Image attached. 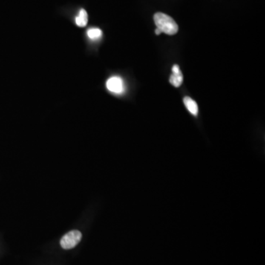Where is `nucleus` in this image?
<instances>
[{
	"instance_id": "423d86ee",
	"label": "nucleus",
	"mask_w": 265,
	"mask_h": 265,
	"mask_svg": "<svg viewBox=\"0 0 265 265\" xmlns=\"http://www.w3.org/2000/svg\"><path fill=\"white\" fill-rule=\"evenodd\" d=\"M76 22L78 27H84L87 26L88 23V14L84 9H81L79 15L76 17Z\"/></svg>"
},
{
	"instance_id": "7ed1b4c3",
	"label": "nucleus",
	"mask_w": 265,
	"mask_h": 265,
	"mask_svg": "<svg viewBox=\"0 0 265 265\" xmlns=\"http://www.w3.org/2000/svg\"><path fill=\"white\" fill-rule=\"evenodd\" d=\"M106 87L108 91L114 94H122L125 91V84L123 80L119 77L114 76L107 81Z\"/></svg>"
},
{
	"instance_id": "39448f33",
	"label": "nucleus",
	"mask_w": 265,
	"mask_h": 265,
	"mask_svg": "<svg viewBox=\"0 0 265 265\" xmlns=\"http://www.w3.org/2000/svg\"><path fill=\"white\" fill-rule=\"evenodd\" d=\"M183 103H184L188 111H189L190 114L194 116L198 115V105L194 99H191L189 96H186V97L183 98Z\"/></svg>"
},
{
	"instance_id": "f03ea898",
	"label": "nucleus",
	"mask_w": 265,
	"mask_h": 265,
	"mask_svg": "<svg viewBox=\"0 0 265 265\" xmlns=\"http://www.w3.org/2000/svg\"><path fill=\"white\" fill-rule=\"evenodd\" d=\"M81 233L77 230H73L63 237L61 240V246L64 249H72L81 242Z\"/></svg>"
},
{
	"instance_id": "0eeeda50",
	"label": "nucleus",
	"mask_w": 265,
	"mask_h": 265,
	"mask_svg": "<svg viewBox=\"0 0 265 265\" xmlns=\"http://www.w3.org/2000/svg\"><path fill=\"white\" fill-rule=\"evenodd\" d=\"M87 36L92 41H96L102 37V32L99 28H91L87 31Z\"/></svg>"
},
{
	"instance_id": "20e7f679",
	"label": "nucleus",
	"mask_w": 265,
	"mask_h": 265,
	"mask_svg": "<svg viewBox=\"0 0 265 265\" xmlns=\"http://www.w3.org/2000/svg\"><path fill=\"white\" fill-rule=\"evenodd\" d=\"M172 70H173V75L170 78V83H171L172 85L177 88L183 84V75H182L180 68H179L178 65H177V64L173 66Z\"/></svg>"
},
{
	"instance_id": "6e6552de",
	"label": "nucleus",
	"mask_w": 265,
	"mask_h": 265,
	"mask_svg": "<svg viewBox=\"0 0 265 265\" xmlns=\"http://www.w3.org/2000/svg\"><path fill=\"white\" fill-rule=\"evenodd\" d=\"M155 33H156V34L157 35V36H159V35H160L161 33H162V32L161 31V30H159V28H156V30H155Z\"/></svg>"
},
{
	"instance_id": "f257e3e1",
	"label": "nucleus",
	"mask_w": 265,
	"mask_h": 265,
	"mask_svg": "<svg viewBox=\"0 0 265 265\" xmlns=\"http://www.w3.org/2000/svg\"><path fill=\"white\" fill-rule=\"evenodd\" d=\"M154 21L157 28L166 34H176L178 31V26L175 20L163 13H156L154 15Z\"/></svg>"
}]
</instances>
